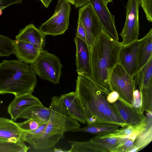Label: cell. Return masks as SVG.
Listing matches in <instances>:
<instances>
[{"instance_id":"6da1fadb","label":"cell","mask_w":152,"mask_h":152,"mask_svg":"<svg viewBox=\"0 0 152 152\" xmlns=\"http://www.w3.org/2000/svg\"><path fill=\"white\" fill-rule=\"evenodd\" d=\"M75 92L87 124L109 123L121 127L127 125L107 100L109 94L91 78L78 74Z\"/></svg>"},{"instance_id":"7a4b0ae2","label":"cell","mask_w":152,"mask_h":152,"mask_svg":"<svg viewBox=\"0 0 152 152\" xmlns=\"http://www.w3.org/2000/svg\"><path fill=\"white\" fill-rule=\"evenodd\" d=\"M122 45L110 37L102 28L90 48L91 78L110 94L112 91L109 84L112 71L118 63Z\"/></svg>"},{"instance_id":"3957f363","label":"cell","mask_w":152,"mask_h":152,"mask_svg":"<svg viewBox=\"0 0 152 152\" xmlns=\"http://www.w3.org/2000/svg\"><path fill=\"white\" fill-rule=\"evenodd\" d=\"M50 113L42 133L29 144L37 150H46L54 146L64 136V133L80 128L78 121L69 114L60 97L53 96L50 107Z\"/></svg>"},{"instance_id":"277c9868","label":"cell","mask_w":152,"mask_h":152,"mask_svg":"<svg viewBox=\"0 0 152 152\" xmlns=\"http://www.w3.org/2000/svg\"><path fill=\"white\" fill-rule=\"evenodd\" d=\"M36 75L28 64L16 59L3 60L0 62V95L32 94L37 83Z\"/></svg>"},{"instance_id":"5b68a950","label":"cell","mask_w":152,"mask_h":152,"mask_svg":"<svg viewBox=\"0 0 152 152\" xmlns=\"http://www.w3.org/2000/svg\"><path fill=\"white\" fill-rule=\"evenodd\" d=\"M30 65L41 78L55 84L59 83L63 66L59 58L43 49Z\"/></svg>"},{"instance_id":"8992f818","label":"cell","mask_w":152,"mask_h":152,"mask_svg":"<svg viewBox=\"0 0 152 152\" xmlns=\"http://www.w3.org/2000/svg\"><path fill=\"white\" fill-rule=\"evenodd\" d=\"M133 78L118 63L112 71L109 82L112 91L118 94L119 99L134 106V92L136 86Z\"/></svg>"},{"instance_id":"52a82bcc","label":"cell","mask_w":152,"mask_h":152,"mask_svg":"<svg viewBox=\"0 0 152 152\" xmlns=\"http://www.w3.org/2000/svg\"><path fill=\"white\" fill-rule=\"evenodd\" d=\"M71 10L70 4L66 0H58L53 15L39 29L45 36L64 34L68 28Z\"/></svg>"},{"instance_id":"ba28073f","label":"cell","mask_w":152,"mask_h":152,"mask_svg":"<svg viewBox=\"0 0 152 152\" xmlns=\"http://www.w3.org/2000/svg\"><path fill=\"white\" fill-rule=\"evenodd\" d=\"M129 137H106L96 135L85 141L69 140L71 148L68 152H114Z\"/></svg>"},{"instance_id":"9c48e42d","label":"cell","mask_w":152,"mask_h":152,"mask_svg":"<svg viewBox=\"0 0 152 152\" xmlns=\"http://www.w3.org/2000/svg\"><path fill=\"white\" fill-rule=\"evenodd\" d=\"M140 0H128L126 7V18L120 35L123 45L130 44L138 39L139 35V8Z\"/></svg>"},{"instance_id":"30bf717a","label":"cell","mask_w":152,"mask_h":152,"mask_svg":"<svg viewBox=\"0 0 152 152\" xmlns=\"http://www.w3.org/2000/svg\"><path fill=\"white\" fill-rule=\"evenodd\" d=\"M78 12V21L82 24L84 28L86 43L90 48L98 37L102 27L90 3L80 7Z\"/></svg>"},{"instance_id":"8fae6325","label":"cell","mask_w":152,"mask_h":152,"mask_svg":"<svg viewBox=\"0 0 152 152\" xmlns=\"http://www.w3.org/2000/svg\"><path fill=\"white\" fill-rule=\"evenodd\" d=\"M145 37L126 45H122L120 51L118 63L131 76L134 77L139 70V56Z\"/></svg>"},{"instance_id":"7c38bea8","label":"cell","mask_w":152,"mask_h":152,"mask_svg":"<svg viewBox=\"0 0 152 152\" xmlns=\"http://www.w3.org/2000/svg\"><path fill=\"white\" fill-rule=\"evenodd\" d=\"M89 3L94 9L104 31L113 39L118 41L115 17L110 12L107 5L102 0H90Z\"/></svg>"},{"instance_id":"4fadbf2b","label":"cell","mask_w":152,"mask_h":152,"mask_svg":"<svg viewBox=\"0 0 152 152\" xmlns=\"http://www.w3.org/2000/svg\"><path fill=\"white\" fill-rule=\"evenodd\" d=\"M112 104L121 118L126 125L137 126L146 121V117L140 112L139 109L119 98Z\"/></svg>"},{"instance_id":"5bb4252c","label":"cell","mask_w":152,"mask_h":152,"mask_svg":"<svg viewBox=\"0 0 152 152\" xmlns=\"http://www.w3.org/2000/svg\"><path fill=\"white\" fill-rule=\"evenodd\" d=\"M74 41L76 47V71L78 74L91 78L90 48L86 42L77 37L75 36Z\"/></svg>"},{"instance_id":"9a60e30c","label":"cell","mask_w":152,"mask_h":152,"mask_svg":"<svg viewBox=\"0 0 152 152\" xmlns=\"http://www.w3.org/2000/svg\"><path fill=\"white\" fill-rule=\"evenodd\" d=\"M23 130L12 120L0 118V141L17 143L23 140Z\"/></svg>"},{"instance_id":"2e32d148","label":"cell","mask_w":152,"mask_h":152,"mask_svg":"<svg viewBox=\"0 0 152 152\" xmlns=\"http://www.w3.org/2000/svg\"><path fill=\"white\" fill-rule=\"evenodd\" d=\"M13 53L20 61L27 64L33 63L37 57L40 50L32 44L16 39L12 40Z\"/></svg>"},{"instance_id":"e0dca14e","label":"cell","mask_w":152,"mask_h":152,"mask_svg":"<svg viewBox=\"0 0 152 152\" xmlns=\"http://www.w3.org/2000/svg\"><path fill=\"white\" fill-rule=\"evenodd\" d=\"M13 100L7 108V112L10 115L11 120L15 121L22 111L28 106L42 103L32 94L21 95H15Z\"/></svg>"},{"instance_id":"ac0fdd59","label":"cell","mask_w":152,"mask_h":152,"mask_svg":"<svg viewBox=\"0 0 152 152\" xmlns=\"http://www.w3.org/2000/svg\"><path fill=\"white\" fill-rule=\"evenodd\" d=\"M46 36L31 23L20 29L15 36L16 39L30 43L40 51L43 49Z\"/></svg>"},{"instance_id":"d6986e66","label":"cell","mask_w":152,"mask_h":152,"mask_svg":"<svg viewBox=\"0 0 152 152\" xmlns=\"http://www.w3.org/2000/svg\"><path fill=\"white\" fill-rule=\"evenodd\" d=\"M59 97L73 118L83 124L86 123L84 113L77 101L75 92L64 94Z\"/></svg>"},{"instance_id":"ffe728a7","label":"cell","mask_w":152,"mask_h":152,"mask_svg":"<svg viewBox=\"0 0 152 152\" xmlns=\"http://www.w3.org/2000/svg\"><path fill=\"white\" fill-rule=\"evenodd\" d=\"M50 110L42 104L30 105L22 111L19 118L31 119L43 124L47 122L50 115Z\"/></svg>"},{"instance_id":"44dd1931","label":"cell","mask_w":152,"mask_h":152,"mask_svg":"<svg viewBox=\"0 0 152 152\" xmlns=\"http://www.w3.org/2000/svg\"><path fill=\"white\" fill-rule=\"evenodd\" d=\"M119 127L117 125L109 123L87 124L84 127L79 128L72 132H82L96 135L103 136L113 133L119 129Z\"/></svg>"},{"instance_id":"7402d4cb","label":"cell","mask_w":152,"mask_h":152,"mask_svg":"<svg viewBox=\"0 0 152 152\" xmlns=\"http://www.w3.org/2000/svg\"><path fill=\"white\" fill-rule=\"evenodd\" d=\"M136 86L139 89L152 87V57L135 75Z\"/></svg>"},{"instance_id":"603a6c76","label":"cell","mask_w":152,"mask_h":152,"mask_svg":"<svg viewBox=\"0 0 152 152\" xmlns=\"http://www.w3.org/2000/svg\"><path fill=\"white\" fill-rule=\"evenodd\" d=\"M147 113L146 128L137 135L134 142L135 152L143 149L152 140V112Z\"/></svg>"},{"instance_id":"cb8c5ba5","label":"cell","mask_w":152,"mask_h":152,"mask_svg":"<svg viewBox=\"0 0 152 152\" xmlns=\"http://www.w3.org/2000/svg\"><path fill=\"white\" fill-rule=\"evenodd\" d=\"M145 37V40L139 51L138 62L139 70L152 57V28L150 30Z\"/></svg>"},{"instance_id":"d4e9b609","label":"cell","mask_w":152,"mask_h":152,"mask_svg":"<svg viewBox=\"0 0 152 152\" xmlns=\"http://www.w3.org/2000/svg\"><path fill=\"white\" fill-rule=\"evenodd\" d=\"M146 126L147 119L145 122L139 125L132 126L127 125L112 133L103 136L106 137L127 138L134 135L137 136L145 129Z\"/></svg>"},{"instance_id":"484cf974","label":"cell","mask_w":152,"mask_h":152,"mask_svg":"<svg viewBox=\"0 0 152 152\" xmlns=\"http://www.w3.org/2000/svg\"><path fill=\"white\" fill-rule=\"evenodd\" d=\"M29 148L24 142L14 143L0 141V152H26Z\"/></svg>"},{"instance_id":"4316f807","label":"cell","mask_w":152,"mask_h":152,"mask_svg":"<svg viewBox=\"0 0 152 152\" xmlns=\"http://www.w3.org/2000/svg\"><path fill=\"white\" fill-rule=\"evenodd\" d=\"M12 39L0 34V57H8L13 54Z\"/></svg>"},{"instance_id":"83f0119b","label":"cell","mask_w":152,"mask_h":152,"mask_svg":"<svg viewBox=\"0 0 152 152\" xmlns=\"http://www.w3.org/2000/svg\"><path fill=\"white\" fill-rule=\"evenodd\" d=\"M48 122L42 124L36 129L31 131L23 130L22 137L23 140L27 142L29 144L31 143L42 133Z\"/></svg>"},{"instance_id":"f1b7e54d","label":"cell","mask_w":152,"mask_h":152,"mask_svg":"<svg viewBox=\"0 0 152 152\" xmlns=\"http://www.w3.org/2000/svg\"><path fill=\"white\" fill-rule=\"evenodd\" d=\"M137 136L131 137L119 145L115 149L114 152H135L134 142Z\"/></svg>"},{"instance_id":"f546056e","label":"cell","mask_w":152,"mask_h":152,"mask_svg":"<svg viewBox=\"0 0 152 152\" xmlns=\"http://www.w3.org/2000/svg\"><path fill=\"white\" fill-rule=\"evenodd\" d=\"M20 127L23 130L31 131L38 128L42 124L37 121L28 119L22 122L17 123Z\"/></svg>"},{"instance_id":"4dcf8cb0","label":"cell","mask_w":152,"mask_h":152,"mask_svg":"<svg viewBox=\"0 0 152 152\" xmlns=\"http://www.w3.org/2000/svg\"><path fill=\"white\" fill-rule=\"evenodd\" d=\"M141 6L145 14L147 20L152 22V0H140Z\"/></svg>"},{"instance_id":"1f68e13d","label":"cell","mask_w":152,"mask_h":152,"mask_svg":"<svg viewBox=\"0 0 152 152\" xmlns=\"http://www.w3.org/2000/svg\"><path fill=\"white\" fill-rule=\"evenodd\" d=\"M23 2V0H0V16L5 8L12 5L20 4Z\"/></svg>"},{"instance_id":"d6a6232c","label":"cell","mask_w":152,"mask_h":152,"mask_svg":"<svg viewBox=\"0 0 152 152\" xmlns=\"http://www.w3.org/2000/svg\"><path fill=\"white\" fill-rule=\"evenodd\" d=\"M76 36L79 37L86 42V34L84 28L82 24L78 21Z\"/></svg>"},{"instance_id":"836d02e7","label":"cell","mask_w":152,"mask_h":152,"mask_svg":"<svg viewBox=\"0 0 152 152\" xmlns=\"http://www.w3.org/2000/svg\"><path fill=\"white\" fill-rule=\"evenodd\" d=\"M119 98V95L116 91H113L107 96V99L108 101L110 103L115 102Z\"/></svg>"},{"instance_id":"e575fe53","label":"cell","mask_w":152,"mask_h":152,"mask_svg":"<svg viewBox=\"0 0 152 152\" xmlns=\"http://www.w3.org/2000/svg\"><path fill=\"white\" fill-rule=\"evenodd\" d=\"M90 0H76L75 3V7L76 9L80 8L89 3Z\"/></svg>"},{"instance_id":"d590c367","label":"cell","mask_w":152,"mask_h":152,"mask_svg":"<svg viewBox=\"0 0 152 152\" xmlns=\"http://www.w3.org/2000/svg\"><path fill=\"white\" fill-rule=\"evenodd\" d=\"M46 8H47L52 0H39Z\"/></svg>"},{"instance_id":"8d00e7d4","label":"cell","mask_w":152,"mask_h":152,"mask_svg":"<svg viewBox=\"0 0 152 152\" xmlns=\"http://www.w3.org/2000/svg\"><path fill=\"white\" fill-rule=\"evenodd\" d=\"M107 5L109 2L113 1V0H102Z\"/></svg>"},{"instance_id":"74e56055","label":"cell","mask_w":152,"mask_h":152,"mask_svg":"<svg viewBox=\"0 0 152 152\" xmlns=\"http://www.w3.org/2000/svg\"><path fill=\"white\" fill-rule=\"evenodd\" d=\"M70 4L74 5L75 2L76 0H66Z\"/></svg>"},{"instance_id":"f35d334b","label":"cell","mask_w":152,"mask_h":152,"mask_svg":"<svg viewBox=\"0 0 152 152\" xmlns=\"http://www.w3.org/2000/svg\"><path fill=\"white\" fill-rule=\"evenodd\" d=\"M54 151L55 152H65L64 151H62L61 149H57V148H54Z\"/></svg>"}]
</instances>
